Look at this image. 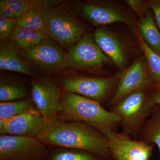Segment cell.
<instances>
[{
  "instance_id": "1",
  "label": "cell",
  "mask_w": 160,
  "mask_h": 160,
  "mask_svg": "<svg viewBox=\"0 0 160 160\" xmlns=\"http://www.w3.org/2000/svg\"><path fill=\"white\" fill-rule=\"evenodd\" d=\"M37 138L51 147L80 149L102 158L111 156L106 135L83 122H64L54 117L46 122Z\"/></svg>"
},
{
  "instance_id": "2",
  "label": "cell",
  "mask_w": 160,
  "mask_h": 160,
  "mask_svg": "<svg viewBox=\"0 0 160 160\" xmlns=\"http://www.w3.org/2000/svg\"><path fill=\"white\" fill-rule=\"evenodd\" d=\"M62 109L56 116L64 122H83L93 126L106 136L117 132L121 119L103 108L101 103L82 96L65 92L61 98Z\"/></svg>"
},
{
  "instance_id": "3",
  "label": "cell",
  "mask_w": 160,
  "mask_h": 160,
  "mask_svg": "<svg viewBox=\"0 0 160 160\" xmlns=\"http://www.w3.org/2000/svg\"><path fill=\"white\" fill-rule=\"evenodd\" d=\"M43 5L45 33L69 51L86 32L85 26L60 1H44Z\"/></svg>"
},
{
  "instance_id": "4",
  "label": "cell",
  "mask_w": 160,
  "mask_h": 160,
  "mask_svg": "<svg viewBox=\"0 0 160 160\" xmlns=\"http://www.w3.org/2000/svg\"><path fill=\"white\" fill-rule=\"evenodd\" d=\"M148 94L146 90L132 92L112 106L110 110L121 118L122 132L134 139L138 140L140 131L155 105L149 100Z\"/></svg>"
},
{
  "instance_id": "5",
  "label": "cell",
  "mask_w": 160,
  "mask_h": 160,
  "mask_svg": "<svg viewBox=\"0 0 160 160\" xmlns=\"http://www.w3.org/2000/svg\"><path fill=\"white\" fill-rule=\"evenodd\" d=\"M78 15L98 27L113 23L122 22L133 32L137 28L134 17L120 2L112 1H87L73 6Z\"/></svg>"
},
{
  "instance_id": "6",
  "label": "cell",
  "mask_w": 160,
  "mask_h": 160,
  "mask_svg": "<svg viewBox=\"0 0 160 160\" xmlns=\"http://www.w3.org/2000/svg\"><path fill=\"white\" fill-rule=\"evenodd\" d=\"M48 146L38 138L0 136V160H47Z\"/></svg>"
},
{
  "instance_id": "7",
  "label": "cell",
  "mask_w": 160,
  "mask_h": 160,
  "mask_svg": "<svg viewBox=\"0 0 160 160\" xmlns=\"http://www.w3.org/2000/svg\"><path fill=\"white\" fill-rule=\"evenodd\" d=\"M117 76V86L109 102L111 106L132 92L141 90L149 92L155 86L149 75L144 56L135 60L130 66Z\"/></svg>"
},
{
  "instance_id": "8",
  "label": "cell",
  "mask_w": 160,
  "mask_h": 160,
  "mask_svg": "<svg viewBox=\"0 0 160 160\" xmlns=\"http://www.w3.org/2000/svg\"><path fill=\"white\" fill-rule=\"evenodd\" d=\"M117 76L109 78L74 76L62 80L61 85L66 92L82 96L101 103L115 92Z\"/></svg>"
},
{
  "instance_id": "9",
  "label": "cell",
  "mask_w": 160,
  "mask_h": 160,
  "mask_svg": "<svg viewBox=\"0 0 160 160\" xmlns=\"http://www.w3.org/2000/svg\"><path fill=\"white\" fill-rule=\"evenodd\" d=\"M68 66L76 70L98 71L110 59L95 42L92 34L86 32L68 52Z\"/></svg>"
},
{
  "instance_id": "10",
  "label": "cell",
  "mask_w": 160,
  "mask_h": 160,
  "mask_svg": "<svg viewBox=\"0 0 160 160\" xmlns=\"http://www.w3.org/2000/svg\"><path fill=\"white\" fill-rule=\"evenodd\" d=\"M18 52L38 69L52 72L68 67V52L47 35L37 46Z\"/></svg>"
},
{
  "instance_id": "11",
  "label": "cell",
  "mask_w": 160,
  "mask_h": 160,
  "mask_svg": "<svg viewBox=\"0 0 160 160\" xmlns=\"http://www.w3.org/2000/svg\"><path fill=\"white\" fill-rule=\"evenodd\" d=\"M107 137L110 155L116 160H149L152 156L153 145L123 132H115Z\"/></svg>"
},
{
  "instance_id": "12",
  "label": "cell",
  "mask_w": 160,
  "mask_h": 160,
  "mask_svg": "<svg viewBox=\"0 0 160 160\" xmlns=\"http://www.w3.org/2000/svg\"><path fill=\"white\" fill-rule=\"evenodd\" d=\"M46 123L37 109L32 108L8 119H0V134L37 138Z\"/></svg>"
},
{
  "instance_id": "13",
  "label": "cell",
  "mask_w": 160,
  "mask_h": 160,
  "mask_svg": "<svg viewBox=\"0 0 160 160\" xmlns=\"http://www.w3.org/2000/svg\"><path fill=\"white\" fill-rule=\"evenodd\" d=\"M31 90L32 100L46 122L61 111L62 94L54 83L48 81H34L31 83Z\"/></svg>"
},
{
  "instance_id": "14",
  "label": "cell",
  "mask_w": 160,
  "mask_h": 160,
  "mask_svg": "<svg viewBox=\"0 0 160 160\" xmlns=\"http://www.w3.org/2000/svg\"><path fill=\"white\" fill-rule=\"evenodd\" d=\"M95 42L121 72L126 66V52L116 33L105 26L98 27L93 34Z\"/></svg>"
},
{
  "instance_id": "15",
  "label": "cell",
  "mask_w": 160,
  "mask_h": 160,
  "mask_svg": "<svg viewBox=\"0 0 160 160\" xmlns=\"http://www.w3.org/2000/svg\"><path fill=\"white\" fill-rule=\"evenodd\" d=\"M1 41L0 69L30 75L29 64L19 57L14 42L9 38Z\"/></svg>"
},
{
  "instance_id": "16",
  "label": "cell",
  "mask_w": 160,
  "mask_h": 160,
  "mask_svg": "<svg viewBox=\"0 0 160 160\" xmlns=\"http://www.w3.org/2000/svg\"><path fill=\"white\" fill-rule=\"evenodd\" d=\"M139 19L138 27L143 39L152 50L160 55V31L148 6L145 13Z\"/></svg>"
},
{
  "instance_id": "17",
  "label": "cell",
  "mask_w": 160,
  "mask_h": 160,
  "mask_svg": "<svg viewBox=\"0 0 160 160\" xmlns=\"http://www.w3.org/2000/svg\"><path fill=\"white\" fill-rule=\"evenodd\" d=\"M138 139L156 145L160 152V104L155 105L151 115L140 131Z\"/></svg>"
},
{
  "instance_id": "18",
  "label": "cell",
  "mask_w": 160,
  "mask_h": 160,
  "mask_svg": "<svg viewBox=\"0 0 160 160\" xmlns=\"http://www.w3.org/2000/svg\"><path fill=\"white\" fill-rule=\"evenodd\" d=\"M46 35L43 31H34L16 27L9 38L14 42L16 48L27 50L37 46Z\"/></svg>"
},
{
  "instance_id": "19",
  "label": "cell",
  "mask_w": 160,
  "mask_h": 160,
  "mask_svg": "<svg viewBox=\"0 0 160 160\" xmlns=\"http://www.w3.org/2000/svg\"><path fill=\"white\" fill-rule=\"evenodd\" d=\"M134 34L144 53L150 78L155 86H160V55L146 44L140 34L138 28L136 29Z\"/></svg>"
},
{
  "instance_id": "20",
  "label": "cell",
  "mask_w": 160,
  "mask_h": 160,
  "mask_svg": "<svg viewBox=\"0 0 160 160\" xmlns=\"http://www.w3.org/2000/svg\"><path fill=\"white\" fill-rule=\"evenodd\" d=\"M42 1H38L29 11L18 18L16 27L34 31H44Z\"/></svg>"
},
{
  "instance_id": "21",
  "label": "cell",
  "mask_w": 160,
  "mask_h": 160,
  "mask_svg": "<svg viewBox=\"0 0 160 160\" xmlns=\"http://www.w3.org/2000/svg\"><path fill=\"white\" fill-rule=\"evenodd\" d=\"M47 160H101L102 158L80 149L53 147Z\"/></svg>"
},
{
  "instance_id": "22",
  "label": "cell",
  "mask_w": 160,
  "mask_h": 160,
  "mask_svg": "<svg viewBox=\"0 0 160 160\" xmlns=\"http://www.w3.org/2000/svg\"><path fill=\"white\" fill-rule=\"evenodd\" d=\"M32 108V103L29 100L0 102V119L11 118Z\"/></svg>"
},
{
  "instance_id": "23",
  "label": "cell",
  "mask_w": 160,
  "mask_h": 160,
  "mask_svg": "<svg viewBox=\"0 0 160 160\" xmlns=\"http://www.w3.org/2000/svg\"><path fill=\"white\" fill-rule=\"evenodd\" d=\"M26 89L22 86L9 83L0 84V102H9L24 100L28 96Z\"/></svg>"
},
{
  "instance_id": "24",
  "label": "cell",
  "mask_w": 160,
  "mask_h": 160,
  "mask_svg": "<svg viewBox=\"0 0 160 160\" xmlns=\"http://www.w3.org/2000/svg\"><path fill=\"white\" fill-rule=\"evenodd\" d=\"M38 1L1 0L0 5L5 6L12 18H18L29 11Z\"/></svg>"
},
{
  "instance_id": "25",
  "label": "cell",
  "mask_w": 160,
  "mask_h": 160,
  "mask_svg": "<svg viewBox=\"0 0 160 160\" xmlns=\"http://www.w3.org/2000/svg\"><path fill=\"white\" fill-rule=\"evenodd\" d=\"M18 18H9L0 12V39L9 38L16 27Z\"/></svg>"
},
{
  "instance_id": "26",
  "label": "cell",
  "mask_w": 160,
  "mask_h": 160,
  "mask_svg": "<svg viewBox=\"0 0 160 160\" xmlns=\"http://www.w3.org/2000/svg\"><path fill=\"white\" fill-rule=\"evenodd\" d=\"M125 2L138 18L142 16L148 8V6L144 1L126 0Z\"/></svg>"
},
{
  "instance_id": "27",
  "label": "cell",
  "mask_w": 160,
  "mask_h": 160,
  "mask_svg": "<svg viewBox=\"0 0 160 160\" xmlns=\"http://www.w3.org/2000/svg\"><path fill=\"white\" fill-rule=\"evenodd\" d=\"M145 2L153 13L157 25L160 29V0H146Z\"/></svg>"
},
{
  "instance_id": "28",
  "label": "cell",
  "mask_w": 160,
  "mask_h": 160,
  "mask_svg": "<svg viewBox=\"0 0 160 160\" xmlns=\"http://www.w3.org/2000/svg\"><path fill=\"white\" fill-rule=\"evenodd\" d=\"M148 98L155 105L160 104V86H155L151 91L149 92Z\"/></svg>"
}]
</instances>
